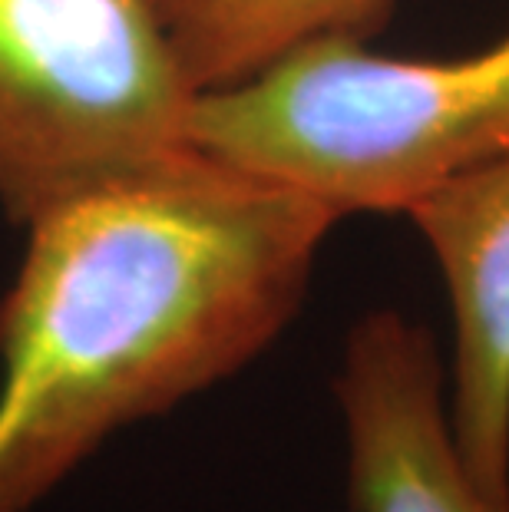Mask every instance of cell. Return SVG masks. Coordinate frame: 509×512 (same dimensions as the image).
I'll use <instances>...</instances> for the list:
<instances>
[{"instance_id": "cell-1", "label": "cell", "mask_w": 509, "mask_h": 512, "mask_svg": "<svg viewBox=\"0 0 509 512\" xmlns=\"http://www.w3.org/2000/svg\"><path fill=\"white\" fill-rule=\"evenodd\" d=\"M341 219L189 149L30 222L0 301V512L238 374L298 318Z\"/></svg>"}, {"instance_id": "cell-2", "label": "cell", "mask_w": 509, "mask_h": 512, "mask_svg": "<svg viewBox=\"0 0 509 512\" xmlns=\"http://www.w3.org/2000/svg\"><path fill=\"white\" fill-rule=\"evenodd\" d=\"M189 149L348 219L404 215L433 189L509 159V34L453 57L324 40L205 90Z\"/></svg>"}, {"instance_id": "cell-3", "label": "cell", "mask_w": 509, "mask_h": 512, "mask_svg": "<svg viewBox=\"0 0 509 512\" xmlns=\"http://www.w3.org/2000/svg\"><path fill=\"white\" fill-rule=\"evenodd\" d=\"M196 96L156 0H0V205L30 222L182 156Z\"/></svg>"}, {"instance_id": "cell-4", "label": "cell", "mask_w": 509, "mask_h": 512, "mask_svg": "<svg viewBox=\"0 0 509 512\" xmlns=\"http://www.w3.org/2000/svg\"><path fill=\"white\" fill-rule=\"evenodd\" d=\"M334 400L351 512H500L463 463L447 410V361L427 324L397 308L357 318Z\"/></svg>"}, {"instance_id": "cell-5", "label": "cell", "mask_w": 509, "mask_h": 512, "mask_svg": "<svg viewBox=\"0 0 509 512\" xmlns=\"http://www.w3.org/2000/svg\"><path fill=\"white\" fill-rule=\"evenodd\" d=\"M450 311L447 410L463 463L509 512V159L433 189L404 212Z\"/></svg>"}, {"instance_id": "cell-6", "label": "cell", "mask_w": 509, "mask_h": 512, "mask_svg": "<svg viewBox=\"0 0 509 512\" xmlns=\"http://www.w3.org/2000/svg\"><path fill=\"white\" fill-rule=\"evenodd\" d=\"M192 90H222L324 40H371L397 0H156Z\"/></svg>"}]
</instances>
